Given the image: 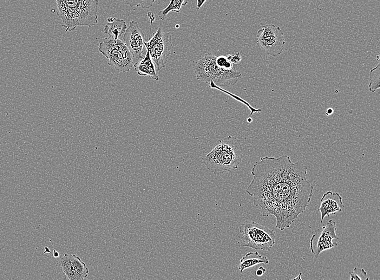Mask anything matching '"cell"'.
Segmentation results:
<instances>
[{
  "label": "cell",
  "mask_w": 380,
  "mask_h": 280,
  "mask_svg": "<svg viewBox=\"0 0 380 280\" xmlns=\"http://www.w3.org/2000/svg\"><path fill=\"white\" fill-rule=\"evenodd\" d=\"M253 180L246 190L254 198L265 217H276L275 227L290 228L304 212L312 197L314 187L306 179L307 168L301 161L293 163L289 156L260 158L252 169Z\"/></svg>",
  "instance_id": "6da1fadb"
},
{
  "label": "cell",
  "mask_w": 380,
  "mask_h": 280,
  "mask_svg": "<svg viewBox=\"0 0 380 280\" xmlns=\"http://www.w3.org/2000/svg\"><path fill=\"white\" fill-rule=\"evenodd\" d=\"M57 16L65 32L78 26L92 28L98 23V0H56Z\"/></svg>",
  "instance_id": "7a4b0ae2"
},
{
  "label": "cell",
  "mask_w": 380,
  "mask_h": 280,
  "mask_svg": "<svg viewBox=\"0 0 380 280\" xmlns=\"http://www.w3.org/2000/svg\"><path fill=\"white\" fill-rule=\"evenodd\" d=\"M218 142L217 145L202 159V164L209 172L216 175L237 169L242 158L240 140L230 135Z\"/></svg>",
  "instance_id": "3957f363"
},
{
  "label": "cell",
  "mask_w": 380,
  "mask_h": 280,
  "mask_svg": "<svg viewBox=\"0 0 380 280\" xmlns=\"http://www.w3.org/2000/svg\"><path fill=\"white\" fill-rule=\"evenodd\" d=\"M217 56L206 54L194 64L196 79L209 84L213 82L219 87H230L236 84L241 77L240 72L226 70L218 66Z\"/></svg>",
  "instance_id": "277c9868"
},
{
  "label": "cell",
  "mask_w": 380,
  "mask_h": 280,
  "mask_svg": "<svg viewBox=\"0 0 380 280\" xmlns=\"http://www.w3.org/2000/svg\"><path fill=\"white\" fill-rule=\"evenodd\" d=\"M239 244L255 250L270 251L276 244V232L257 223L241 224Z\"/></svg>",
  "instance_id": "5b68a950"
},
{
  "label": "cell",
  "mask_w": 380,
  "mask_h": 280,
  "mask_svg": "<svg viewBox=\"0 0 380 280\" xmlns=\"http://www.w3.org/2000/svg\"><path fill=\"white\" fill-rule=\"evenodd\" d=\"M98 51L108 58V65L117 71L127 73L133 66V56L120 39L110 37L104 38L98 47Z\"/></svg>",
  "instance_id": "8992f818"
},
{
  "label": "cell",
  "mask_w": 380,
  "mask_h": 280,
  "mask_svg": "<svg viewBox=\"0 0 380 280\" xmlns=\"http://www.w3.org/2000/svg\"><path fill=\"white\" fill-rule=\"evenodd\" d=\"M145 47L155 64L156 69L165 68L173 47L172 35L162 27L159 28L153 37L145 42Z\"/></svg>",
  "instance_id": "52a82bcc"
},
{
  "label": "cell",
  "mask_w": 380,
  "mask_h": 280,
  "mask_svg": "<svg viewBox=\"0 0 380 280\" xmlns=\"http://www.w3.org/2000/svg\"><path fill=\"white\" fill-rule=\"evenodd\" d=\"M263 29L257 32L258 46L268 56L276 57L282 54L285 49L284 32L274 24L262 25Z\"/></svg>",
  "instance_id": "ba28073f"
},
{
  "label": "cell",
  "mask_w": 380,
  "mask_h": 280,
  "mask_svg": "<svg viewBox=\"0 0 380 280\" xmlns=\"http://www.w3.org/2000/svg\"><path fill=\"white\" fill-rule=\"evenodd\" d=\"M336 232V223L333 220L316 230L310 240L311 250L314 257L318 258L321 253L338 246L337 243L333 242V239H339Z\"/></svg>",
  "instance_id": "9c48e42d"
},
{
  "label": "cell",
  "mask_w": 380,
  "mask_h": 280,
  "mask_svg": "<svg viewBox=\"0 0 380 280\" xmlns=\"http://www.w3.org/2000/svg\"><path fill=\"white\" fill-rule=\"evenodd\" d=\"M123 41L133 56L137 59H142L146 41L138 23L135 21L129 22V27L123 36Z\"/></svg>",
  "instance_id": "30bf717a"
},
{
  "label": "cell",
  "mask_w": 380,
  "mask_h": 280,
  "mask_svg": "<svg viewBox=\"0 0 380 280\" xmlns=\"http://www.w3.org/2000/svg\"><path fill=\"white\" fill-rule=\"evenodd\" d=\"M59 263L65 277L69 280H84L88 276L89 271L86 265L75 255L65 254Z\"/></svg>",
  "instance_id": "8fae6325"
},
{
  "label": "cell",
  "mask_w": 380,
  "mask_h": 280,
  "mask_svg": "<svg viewBox=\"0 0 380 280\" xmlns=\"http://www.w3.org/2000/svg\"><path fill=\"white\" fill-rule=\"evenodd\" d=\"M344 207L343 198L338 192L327 191L323 194L321 199V203L318 210L320 212V222L323 223L326 216H330L331 214H336L342 211Z\"/></svg>",
  "instance_id": "7c38bea8"
},
{
  "label": "cell",
  "mask_w": 380,
  "mask_h": 280,
  "mask_svg": "<svg viewBox=\"0 0 380 280\" xmlns=\"http://www.w3.org/2000/svg\"><path fill=\"white\" fill-rule=\"evenodd\" d=\"M134 68L139 75L148 76L155 81L159 80V77L156 73L155 64L148 51L145 56L134 64Z\"/></svg>",
  "instance_id": "4fadbf2b"
},
{
  "label": "cell",
  "mask_w": 380,
  "mask_h": 280,
  "mask_svg": "<svg viewBox=\"0 0 380 280\" xmlns=\"http://www.w3.org/2000/svg\"><path fill=\"white\" fill-rule=\"evenodd\" d=\"M105 25L104 33L114 39H120L125 33L127 25L125 21L117 18L109 17Z\"/></svg>",
  "instance_id": "5bb4252c"
},
{
  "label": "cell",
  "mask_w": 380,
  "mask_h": 280,
  "mask_svg": "<svg viewBox=\"0 0 380 280\" xmlns=\"http://www.w3.org/2000/svg\"><path fill=\"white\" fill-rule=\"evenodd\" d=\"M269 260L266 257L262 256L258 252H249L240 260L238 269L240 273L245 270L253 268L259 264L267 265Z\"/></svg>",
  "instance_id": "9a60e30c"
},
{
  "label": "cell",
  "mask_w": 380,
  "mask_h": 280,
  "mask_svg": "<svg viewBox=\"0 0 380 280\" xmlns=\"http://www.w3.org/2000/svg\"><path fill=\"white\" fill-rule=\"evenodd\" d=\"M188 3V0H170L169 5L159 12L158 16L161 20H165L170 12L179 13L182 6H186Z\"/></svg>",
  "instance_id": "2e32d148"
},
{
  "label": "cell",
  "mask_w": 380,
  "mask_h": 280,
  "mask_svg": "<svg viewBox=\"0 0 380 280\" xmlns=\"http://www.w3.org/2000/svg\"><path fill=\"white\" fill-rule=\"evenodd\" d=\"M380 62L377 66L370 71L369 90L374 93L380 88Z\"/></svg>",
  "instance_id": "e0dca14e"
},
{
  "label": "cell",
  "mask_w": 380,
  "mask_h": 280,
  "mask_svg": "<svg viewBox=\"0 0 380 280\" xmlns=\"http://www.w3.org/2000/svg\"><path fill=\"white\" fill-rule=\"evenodd\" d=\"M209 87H210L212 89H218L219 90H220L222 91V92H224L225 93L228 94V95H230L232 97H234V99H236L237 100H238L239 101L245 104V105L248 107L249 109L251 110V113L250 115H252L254 113H259L262 112V109H255L253 107H252L250 104H249L248 102H247L246 101L244 100L243 99H242L239 97V96L235 95L233 94H232L230 93L227 92L225 90L222 89L219 86H217V85L215 84L213 82H211L209 83Z\"/></svg>",
  "instance_id": "ac0fdd59"
},
{
  "label": "cell",
  "mask_w": 380,
  "mask_h": 280,
  "mask_svg": "<svg viewBox=\"0 0 380 280\" xmlns=\"http://www.w3.org/2000/svg\"><path fill=\"white\" fill-rule=\"evenodd\" d=\"M156 0H124V2L132 7L137 6L143 9H149L152 7Z\"/></svg>",
  "instance_id": "d6986e66"
},
{
  "label": "cell",
  "mask_w": 380,
  "mask_h": 280,
  "mask_svg": "<svg viewBox=\"0 0 380 280\" xmlns=\"http://www.w3.org/2000/svg\"><path fill=\"white\" fill-rule=\"evenodd\" d=\"M351 280H369L368 273L364 269L355 268L352 272L349 273Z\"/></svg>",
  "instance_id": "ffe728a7"
},
{
  "label": "cell",
  "mask_w": 380,
  "mask_h": 280,
  "mask_svg": "<svg viewBox=\"0 0 380 280\" xmlns=\"http://www.w3.org/2000/svg\"><path fill=\"white\" fill-rule=\"evenodd\" d=\"M216 62L218 66L226 70L233 69V63L229 61L227 57L224 56H220L216 58Z\"/></svg>",
  "instance_id": "44dd1931"
},
{
  "label": "cell",
  "mask_w": 380,
  "mask_h": 280,
  "mask_svg": "<svg viewBox=\"0 0 380 280\" xmlns=\"http://www.w3.org/2000/svg\"><path fill=\"white\" fill-rule=\"evenodd\" d=\"M226 57L233 64H238L241 60V57L239 52H237L234 55H228Z\"/></svg>",
  "instance_id": "7402d4cb"
},
{
  "label": "cell",
  "mask_w": 380,
  "mask_h": 280,
  "mask_svg": "<svg viewBox=\"0 0 380 280\" xmlns=\"http://www.w3.org/2000/svg\"><path fill=\"white\" fill-rule=\"evenodd\" d=\"M266 271V269H264L263 266H261L257 270L256 273H255V274H256V275L258 277H261L262 276H263L265 274Z\"/></svg>",
  "instance_id": "603a6c76"
},
{
  "label": "cell",
  "mask_w": 380,
  "mask_h": 280,
  "mask_svg": "<svg viewBox=\"0 0 380 280\" xmlns=\"http://www.w3.org/2000/svg\"><path fill=\"white\" fill-rule=\"evenodd\" d=\"M207 0H196V9L199 10Z\"/></svg>",
  "instance_id": "cb8c5ba5"
},
{
  "label": "cell",
  "mask_w": 380,
  "mask_h": 280,
  "mask_svg": "<svg viewBox=\"0 0 380 280\" xmlns=\"http://www.w3.org/2000/svg\"><path fill=\"white\" fill-rule=\"evenodd\" d=\"M148 16L149 17V19H150L151 22H152V23H151V24H152V22H153V21L155 19V16L154 14H153V13L152 12H149L148 14Z\"/></svg>",
  "instance_id": "d4e9b609"
},
{
  "label": "cell",
  "mask_w": 380,
  "mask_h": 280,
  "mask_svg": "<svg viewBox=\"0 0 380 280\" xmlns=\"http://www.w3.org/2000/svg\"><path fill=\"white\" fill-rule=\"evenodd\" d=\"M333 110L332 108H329V109H327L326 112V114L327 115H330L333 113Z\"/></svg>",
  "instance_id": "484cf974"
},
{
  "label": "cell",
  "mask_w": 380,
  "mask_h": 280,
  "mask_svg": "<svg viewBox=\"0 0 380 280\" xmlns=\"http://www.w3.org/2000/svg\"><path fill=\"white\" fill-rule=\"evenodd\" d=\"M301 275H302V273H300L299 276H298L297 278H293V279H292V280H302L303 279L301 278Z\"/></svg>",
  "instance_id": "4316f807"
},
{
  "label": "cell",
  "mask_w": 380,
  "mask_h": 280,
  "mask_svg": "<svg viewBox=\"0 0 380 280\" xmlns=\"http://www.w3.org/2000/svg\"><path fill=\"white\" fill-rule=\"evenodd\" d=\"M58 256H59L58 253L55 250L54 251V257H58Z\"/></svg>",
  "instance_id": "83f0119b"
},
{
  "label": "cell",
  "mask_w": 380,
  "mask_h": 280,
  "mask_svg": "<svg viewBox=\"0 0 380 280\" xmlns=\"http://www.w3.org/2000/svg\"><path fill=\"white\" fill-rule=\"evenodd\" d=\"M247 121H248V122H249V123H251V122L252 121V119L251 118H248V119H247Z\"/></svg>",
  "instance_id": "f1b7e54d"
},
{
  "label": "cell",
  "mask_w": 380,
  "mask_h": 280,
  "mask_svg": "<svg viewBox=\"0 0 380 280\" xmlns=\"http://www.w3.org/2000/svg\"><path fill=\"white\" fill-rule=\"evenodd\" d=\"M177 26H178V27H176L177 28H179V24L177 25Z\"/></svg>",
  "instance_id": "f546056e"
}]
</instances>
